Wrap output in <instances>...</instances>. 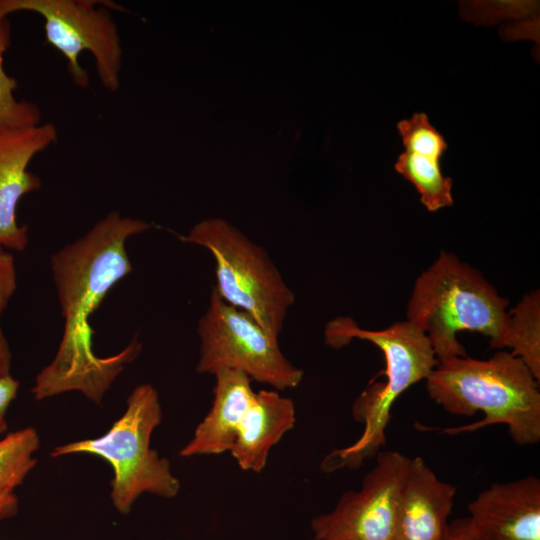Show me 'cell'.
I'll return each mask as SVG.
<instances>
[{
  "instance_id": "7402d4cb",
  "label": "cell",
  "mask_w": 540,
  "mask_h": 540,
  "mask_svg": "<svg viewBox=\"0 0 540 540\" xmlns=\"http://www.w3.org/2000/svg\"><path fill=\"white\" fill-rule=\"evenodd\" d=\"M449 540H465L463 534L458 529L455 523L450 525Z\"/></svg>"
},
{
  "instance_id": "2e32d148",
  "label": "cell",
  "mask_w": 540,
  "mask_h": 540,
  "mask_svg": "<svg viewBox=\"0 0 540 540\" xmlns=\"http://www.w3.org/2000/svg\"><path fill=\"white\" fill-rule=\"evenodd\" d=\"M504 348L520 358L536 380L540 381V293L523 296L508 313Z\"/></svg>"
},
{
  "instance_id": "d6986e66",
  "label": "cell",
  "mask_w": 540,
  "mask_h": 540,
  "mask_svg": "<svg viewBox=\"0 0 540 540\" xmlns=\"http://www.w3.org/2000/svg\"><path fill=\"white\" fill-rule=\"evenodd\" d=\"M16 288L13 256L0 247V317ZM11 353L0 324V377L10 375Z\"/></svg>"
},
{
  "instance_id": "4fadbf2b",
  "label": "cell",
  "mask_w": 540,
  "mask_h": 540,
  "mask_svg": "<svg viewBox=\"0 0 540 540\" xmlns=\"http://www.w3.org/2000/svg\"><path fill=\"white\" fill-rule=\"evenodd\" d=\"M397 129L404 151L397 158L395 171L415 187L429 212L452 206L453 180L441 169V159L448 149L443 134L424 112L400 120Z\"/></svg>"
},
{
  "instance_id": "52a82bcc",
  "label": "cell",
  "mask_w": 540,
  "mask_h": 540,
  "mask_svg": "<svg viewBox=\"0 0 540 540\" xmlns=\"http://www.w3.org/2000/svg\"><path fill=\"white\" fill-rule=\"evenodd\" d=\"M197 333L198 374L241 371L276 391L295 388L303 379V371L286 358L279 340L247 313L223 300L214 287L208 307L198 320Z\"/></svg>"
},
{
  "instance_id": "e0dca14e",
  "label": "cell",
  "mask_w": 540,
  "mask_h": 540,
  "mask_svg": "<svg viewBox=\"0 0 540 540\" xmlns=\"http://www.w3.org/2000/svg\"><path fill=\"white\" fill-rule=\"evenodd\" d=\"M12 28L8 17L0 19V130L35 126L41 123V111L33 102L14 96L17 80L4 69V54L11 45Z\"/></svg>"
},
{
  "instance_id": "277c9868",
  "label": "cell",
  "mask_w": 540,
  "mask_h": 540,
  "mask_svg": "<svg viewBox=\"0 0 540 540\" xmlns=\"http://www.w3.org/2000/svg\"><path fill=\"white\" fill-rule=\"evenodd\" d=\"M508 303L477 269L441 251L415 280L406 320L426 334L442 362L467 356L457 339L463 330L481 333L490 348L503 349Z\"/></svg>"
},
{
  "instance_id": "8992f818",
  "label": "cell",
  "mask_w": 540,
  "mask_h": 540,
  "mask_svg": "<svg viewBox=\"0 0 540 540\" xmlns=\"http://www.w3.org/2000/svg\"><path fill=\"white\" fill-rule=\"evenodd\" d=\"M181 241L207 249L215 261L216 285L223 300L251 316L279 340L295 293L260 245L229 222L211 218L197 223Z\"/></svg>"
},
{
  "instance_id": "8fae6325",
  "label": "cell",
  "mask_w": 540,
  "mask_h": 540,
  "mask_svg": "<svg viewBox=\"0 0 540 540\" xmlns=\"http://www.w3.org/2000/svg\"><path fill=\"white\" fill-rule=\"evenodd\" d=\"M52 123L0 130V247L22 251L28 227L19 225L16 207L27 193L41 187L40 178L28 170L31 160L57 140Z\"/></svg>"
},
{
  "instance_id": "44dd1931",
  "label": "cell",
  "mask_w": 540,
  "mask_h": 540,
  "mask_svg": "<svg viewBox=\"0 0 540 540\" xmlns=\"http://www.w3.org/2000/svg\"><path fill=\"white\" fill-rule=\"evenodd\" d=\"M17 511V498L13 490H0V518L12 516Z\"/></svg>"
},
{
  "instance_id": "9a60e30c",
  "label": "cell",
  "mask_w": 540,
  "mask_h": 540,
  "mask_svg": "<svg viewBox=\"0 0 540 540\" xmlns=\"http://www.w3.org/2000/svg\"><path fill=\"white\" fill-rule=\"evenodd\" d=\"M296 422L294 402L276 390L255 393L245 411L230 454L244 471L261 472L271 448Z\"/></svg>"
},
{
  "instance_id": "7c38bea8",
  "label": "cell",
  "mask_w": 540,
  "mask_h": 540,
  "mask_svg": "<svg viewBox=\"0 0 540 540\" xmlns=\"http://www.w3.org/2000/svg\"><path fill=\"white\" fill-rule=\"evenodd\" d=\"M457 488L440 480L421 457L411 458L398 502L393 540H449Z\"/></svg>"
},
{
  "instance_id": "5b68a950",
  "label": "cell",
  "mask_w": 540,
  "mask_h": 540,
  "mask_svg": "<svg viewBox=\"0 0 540 540\" xmlns=\"http://www.w3.org/2000/svg\"><path fill=\"white\" fill-rule=\"evenodd\" d=\"M161 420L157 390L141 384L128 397L124 414L104 435L57 446L51 456L86 453L106 460L114 471L111 499L120 513L127 514L143 493L173 498L180 490L168 459L150 447L151 435Z\"/></svg>"
},
{
  "instance_id": "ffe728a7",
  "label": "cell",
  "mask_w": 540,
  "mask_h": 540,
  "mask_svg": "<svg viewBox=\"0 0 540 540\" xmlns=\"http://www.w3.org/2000/svg\"><path fill=\"white\" fill-rule=\"evenodd\" d=\"M19 382L11 375L0 377V434L7 429L6 412L17 395Z\"/></svg>"
},
{
  "instance_id": "ba28073f",
  "label": "cell",
  "mask_w": 540,
  "mask_h": 540,
  "mask_svg": "<svg viewBox=\"0 0 540 540\" xmlns=\"http://www.w3.org/2000/svg\"><path fill=\"white\" fill-rule=\"evenodd\" d=\"M88 0H0V19L16 12H33L44 19L46 42L67 62L73 82L89 85V75L79 63L82 52H90L104 88L116 92L120 86L123 49L110 9L124 8L114 3Z\"/></svg>"
},
{
  "instance_id": "6da1fadb",
  "label": "cell",
  "mask_w": 540,
  "mask_h": 540,
  "mask_svg": "<svg viewBox=\"0 0 540 540\" xmlns=\"http://www.w3.org/2000/svg\"><path fill=\"white\" fill-rule=\"evenodd\" d=\"M150 227L144 220L113 211L52 256L64 329L53 361L37 375L31 389L36 400L80 391L100 403L124 366L140 353L141 344L134 339L116 355L97 356L90 318L110 289L133 270L127 240Z\"/></svg>"
},
{
  "instance_id": "3957f363",
  "label": "cell",
  "mask_w": 540,
  "mask_h": 540,
  "mask_svg": "<svg viewBox=\"0 0 540 540\" xmlns=\"http://www.w3.org/2000/svg\"><path fill=\"white\" fill-rule=\"evenodd\" d=\"M373 343L385 360L384 382H371L356 398L353 417L364 425L361 436L351 445L327 454L321 463L326 473L355 469L377 455L385 445L386 428L396 399L413 384L425 380L438 364L426 334L408 320L381 330L363 329L348 316L331 319L324 329L326 345L340 349L352 340Z\"/></svg>"
},
{
  "instance_id": "7a4b0ae2",
  "label": "cell",
  "mask_w": 540,
  "mask_h": 540,
  "mask_svg": "<svg viewBox=\"0 0 540 540\" xmlns=\"http://www.w3.org/2000/svg\"><path fill=\"white\" fill-rule=\"evenodd\" d=\"M425 381L430 398L447 412L471 417L481 411L484 415L444 433L455 435L504 424L518 445L540 441L539 381L509 351L499 350L486 360L464 356L438 362Z\"/></svg>"
},
{
  "instance_id": "30bf717a",
  "label": "cell",
  "mask_w": 540,
  "mask_h": 540,
  "mask_svg": "<svg viewBox=\"0 0 540 540\" xmlns=\"http://www.w3.org/2000/svg\"><path fill=\"white\" fill-rule=\"evenodd\" d=\"M455 522L465 540H540V480L529 475L494 483Z\"/></svg>"
},
{
  "instance_id": "9c48e42d",
  "label": "cell",
  "mask_w": 540,
  "mask_h": 540,
  "mask_svg": "<svg viewBox=\"0 0 540 540\" xmlns=\"http://www.w3.org/2000/svg\"><path fill=\"white\" fill-rule=\"evenodd\" d=\"M411 458L377 453L359 490L345 492L335 507L311 520L314 540H393L396 512Z\"/></svg>"
},
{
  "instance_id": "5bb4252c",
  "label": "cell",
  "mask_w": 540,
  "mask_h": 540,
  "mask_svg": "<svg viewBox=\"0 0 540 540\" xmlns=\"http://www.w3.org/2000/svg\"><path fill=\"white\" fill-rule=\"evenodd\" d=\"M214 376L212 406L181 449L182 457L230 452L239 423L256 393L250 377L241 371L222 370Z\"/></svg>"
},
{
  "instance_id": "ac0fdd59",
  "label": "cell",
  "mask_w": 540,
  "mask_h": 540,
  "mask_svg": "<svg viewBox=\"0 0 540 540\" xmlns=\"http://www.w3.org/2000/svg\"><path fill=\"white\" fill-rule=\"evenodd\" d=\"M39 436L31 427L9 433L0 440V490H14L36 464Z\"/></svg>"
}]
</instances>
